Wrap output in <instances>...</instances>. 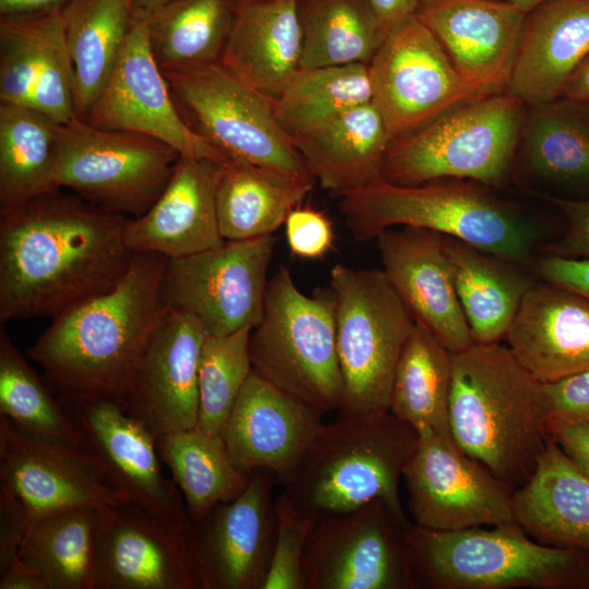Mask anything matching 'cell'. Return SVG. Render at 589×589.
<instances>
[{"label":"cell","instance_id":"cell-1","mask_svg":"<svg viewBox=\"0 0 589 589\" xmlns=\"http://www.w3.org/2000/svg\"><path fill=\"white\" fill-rule=\"evenodd\" d=\"M128 217L60 189L0 213V324L56 317L112 289L133 252Z\"/></svg>","mask_w":589,"mask_h":589},{"label":"cell","instance_id":"cell-2","mask_svg":"<svg viewBox=\"0 0 589 589\" xmlns=\"http://www.w3.org/2000/svg\"><path fill=\"white\" fill-rule=\"evenodd\" d=\"M166 262L158 253H133L128 272L112 289L53 317L27 350L59 398L122 406L165 309L160 287Z\"/></svg>","mask_w":589,"mask_h":589},{"label":"cell","instance_id":"cell-3","mask_svg":"<svg viewBox=\"0 0 589 589\" xmlns=\"http://www.w3.org/2000/svg\"><path fill=\"white\" fill-rule=\"evenodd\" d=\"M450 435L470 457L515 490L549 441L544 383L498 342L452 353Z\"/></svg>","mask_w":589,"mask_h":589},{"label":"cell","instance_id":"cell-4","mask_svg":"<svg viewBox=\"0 0 589 589\" xmlns=\"http://www.w3.org/2000/svg\"><path fill=\"white\" fill-rule=\"evenodd\" d=\"M417 431L389 410L342 413L325 423L281 493L314 520L384 498L404 513L399 481Z\"/></svg>","mask_w":589,"mask_h":589},{"label":"cell","instance_id":"cell-5","mask_svg":"<svg viewBox=\"0 0 589 589\" xmlns=\"http://www.w3.org/2000/svg\"><path fill=\"white\" fill-rule=\"evenodd\" d=\"M339 212L357 241L376 239L394 226L429 229L522 265L534 232L505 203L459 179L398 185L378 179L339 196Z\"/></svg>","mask_w":589,"mask_h":589},{"label":"cell","instance_id":"cell-6","mask_svg":"<svg viewBox=\"0 0 589 589\" xmlns=\"http://www.w3.org/2000/svg\"><path fill=\"white\" fill-rule=\"evenodd\" d=\"M419 589H589V555L542 544L515 521L455 531L410 524Z\"/></svg>","mask_w":589,"mask_h":589},{"label":"cell","instance_id":"cell-7","mask_svg":"<svg viewBox=\"0 0 589 589\" xmlns=\"http://www.w3.org/2000/svg\"><path fill=\"white\" fill-rule=\"evenodd\" d=\"M249 353L252 371L267 382L324 414L338 411L342 377L330 286L305 294L290 269L279 267L268 280Z\"/></svg>","mask_w":589,"mask_h":589},{"label":"cell","instance_id":"cell-8","mask_svg":"<svg viewBox=\"0 0 589 589\" xmlns=\"http://www.w3.org/2000/svg\"><path fill=\"white\" fill-rule=\"evenodd\" d=\"M524 122V103L507 93L461 103L389 142L382 179L418 185L440 179L502 183Z\"/></svg>","mask_w":589,"mask_h":589},{"label":"cell","instance_id":"cell-9","mask_svg":"<svg viewBox=\"0 0 589 589\" xmlns=\"http://www.w3.org/2000/svg\"><path fill=\"white\" fill-rule=\"evenodd\" d=\"M329 286L342 377L338 412L386 411L396 365L414 320L383 269L336 264Z\"/></svg>","mask_w":589,"mask_h":589},{"label":"cell","instance_id":"cell-10","mask_svg":"<svg viewBox=\"0 0 589 589\" xmlns=\"http://www.w3.org/2000/svg\"><path fill=\"white\" fill-rule=\"evenodd\" d=\"M190 124L225 156L304 181H315L273 100L219 62L163 71Z\"/></svg>","mask_w":589,"mask_h":589},{"label":"cell","instance_id":"cell-11","mask_svg":"<svg viewBox=\"0 0 589 589\" xmlns=\"http://www.w3.org/2000/svg\"><path fill=\"white\" fill-rule=\"evenodd\" d=\"M180 156L157 139L99 129L74 117L60 125L56 185L135 218L160 196Z\"/></svg>","mask_w":589,"mask_h":589},{"label":"cell","instance_id":"cell-12","mask_svg":"<svg viewBox=\"0 0 589 589\" xmlns=\"http://www.w3.org/2000/svg\"><path fill=\"white\" fill-rule=\"evenodd\" d=\"M409 525L384 498L317 517L303 560L305 589H419Z\"/></svg>","mask_w":589,"mask_h":589},{"label":"cell","instance_id":"cell-13","mask_svg":"<svg viewBox=\"0 0 589 589\" xmlns=\"http://www.w3.org/2000/svg\"><path fill=\"white\" fill-rule=\"evenodd\" d=\"M275 243L274 235L225 240L214 249L167 259L164 306L192 315L212 336L253 328L263 313Z\"/></svg>","mask_w":589,"mask_h":589},{"label":"cell","instance_id":"cell-14","mask_svg":"<svg viewBox=\"0 0 589 589\" xmlns=\"http://www.w3.org/2000/svg\"><path fill=\"white\" fill-rule=\"evenodd\" d=\"M413 525L455 531L515 522L513 489L466 454L452 435L418 432L402 469Z\"/></svg>","mask_w":589,"mask_h":589},{"label":"cell","instance_id":"cell-15","mask_svg":"<svg viewBox=\"0 0 589 589\" xmlns=\"http://www.w3.org/2000/svg\"><path fill=\"white\" fill-rule=\"evenodd\" d=\"M372 104L390 141L479 96L432 32L412 16L388 33L369 63Z\"/></svg>","mask_w":589,"mask_h":589},{"label":"cell","instance_id":"cell-16","mask_svg":"<svg viewBox=\"0 0 589 589\" xmlns=\"http://www.w3.org/2000/svg\"><path fill=\"white\" fill-rule=\"evenodd\" d=\"M191 524L131 503L99 507L95 589H201Z\"/></svg>","mask_w":589,"mask_h":589},{"label":"cell","instance_id":"cell-17","mask_svg":"<svg viewBox=\"0 0 589 589\" xmlns=\"http://www.w3.org/2000/svg\"><path fill=\"white\" fill-rule=\"evenodd\" d=\"M0 485L23 503L29 522L71 508L129 503L84 447L29 434L1 414Z\"/></svg>","mask_w":589,"mask_h":589},{"label":"cell","instance_id":"cell-18","mask_svg":"<svg viewBox=\"0 0 589 589\" xmlns=\"http://www.w3.org/2000/svg\"><path fill=\"white\" fill-rule=\"evenodd\" d=\"M171 94L151 50L146 20L135 19L113 71L84 121L157 139L181 156L226 160L227 156L190 125Z\"/></svg>","mask_w":589,"mask_h":589},{"label":"cell","instance_id":"cell-19","mask_svg":"<svg viewBox=\"0 0 589 589\" xmlns=\"http://www.w3.org/2000/svg\"><path fill=\"white\" fill-rule=\"evenodd\" d=\"M276 482L273 472L255 470L241 494L192 521L201 589H262L276 534Z\"/></svg>","mask_w":589,"mask_h":589},{"label":"cell","instance_id":"cell-20","mask_svg":"<svg viewBox=\"0 0 589 589\" xmlns=\"http://www.w3.org/2000/svg\"><path fill=\"white\" fill-rule=\"evenodd\" d=\"M60 400L81 434L82 447L129 503L159 517L191 520L177 483L163 472L157 437L141 421L116 401Z\"/></svg>","mask_w":589,"mask_h":589},{"label":"cell","instance_id":"cell-21","mask_svg":"<svg viewBox=\"0 0 589 589\" xmlns=\"http://www.w3.org/2000/svg\"><path fill=\"white\" fill-rule=\"evenodd\" d=\"M207 332L165 306L135 365L122 407L156 437L196 426L199 369Z\"/></svg>","mask_w":589,"mask_h":589},{"label":"cell","instance_id":"cell-22","mask_svg":"<svg viewBox=\"0 0 589 589\" xmlns=\"http://www.w3.org/2000/svg\"><path fill=\"white\" fill-rule=\"evenodd\" d=\"M323 416L251 371L220 436L238 469L268 470L284 485L324 426Z\"/></svg>","mask_w":589,"mask_h":589},{"label":"cell","instance_id":"cell-23","mask_svg":"<svg viewBox=\"0 0 589 589\" xmlns=\"http://www.w3.org/2000/svg\"><path fill=\"white\" fill-rule=\"evenodd\" d=\"M414 16L476 94L506 93L527 14L507 0H425Z\"/></svg>","mask_w":589,"mask_h":589},{"label":"cell","instance_id":"cell-24","mask_svg":"<svg viewBox=\"0 0 589 589\" xmlns=\"http://www.w3.org/2000/svg\"><path fill=\"white\" fill-rule=\"evenodd\" d=\"M383 272L414 322L452 353L474 340L461 308L444 235L423 228H389L376 239Z\"/></svg>","mask_w":589,"mask_h":589},{"label":"cell","instance_id":"cell-25","mask_svg":"<svg viewBox=\"0 0 589 589\" xmlns=\"http://www.w3.org/2000/svg\"><path fill=\"white\" fill-rule=\"evenodd\" d=\"M0 103L34 108L60 124L76 117L61 8L0 15Z\"/></svg>","mask_w":589,"mask_h":589},{"label":"cell","instance_id":"cell-26","mask_svg":"<svg viewBox=\"0 0 589 589\" xmlns=\"http://www.w3.org/2000/svg\"><path fill=\"white\" fill-rule=\"evenodd\" d=\"M220 167L211 158L180 156L156 202L143 215L128 218L130 251L178 259L221 245L216 208Z\"/></svg>","mask_w":589,"mask_h":589},{"label":"cell","instance_id":"cell-27","mask_svg":"<svg viewBox=\"0 0 589 589\" xmlns=\"http://www.w3.org/2000/svg\"><path fill=\"white\" fill-rule=\"evenodd\" d=\"M504 339L542 383L589 371V300L542 280L533 283Z\"/></svg>","mask_w":589,"mask_h":589},{"label":"cell","instance_id":"cell-28","mask_svg":"<svg viewBox=\"0 0 589 589\" xmlns=\"http://www.w3.org/2000/svg\"><path fill=\"white\" fill-rule=\"evenodd\" d=\"M589 55V0H546L525 20L506 93L532 107L561 98Z\"/></svg>","mask_w":589,"mask_h":589},{"label":"cell","instance_id":"cell-29","mask_svg":"<svg viewBox=\"0 0 589 589\" xmlns=\"http://www.w3.org/2000/svg\"><path fill=\"white\" fill-rule=\"evenodd\" d=\"M299 0L242 2L219 63L276 99L301 69Z\"/></svg>","mask_w":589,"mask_h":589},{"label":"cell","instance_id":"cell-30","mask_svg":"<svg viewBox=\"0 0 589 589\" xmlns=\"http://www.w3.org/2000/svg\"><path fill=\"white\" fill-rule=\"evenodd\" d=\"M512 504L515 521L533 540L589 555V477L551 436Z\"/></svg>","mask_w":589,"mask_h":589},{"label":"cell","instance_id":"cell-31","mask_svg":"<svg viewBox=\"0 0 589 589\" xmlns=\"http://www.w3.org/2000/svg\"><path fill=\"white\" fill-rule=\"evenodd\" d=\"M311 176L341 196L382 179L390 142L372 103L349 109L291 137Z\"/></svg>","mask_w":589,"mask_h":589},{"label":"cell","instance_id":"cell-32","mask_svg":"<svg viewBox=\"0 0 589 589\" xmlns=\"http://www.w3.org/2000/svg\"><path fill=\"white\" fill-rule=\"evenodd\" d=\"M457 294L476 342L504 339L533 281L515 262L444 236Z\"/></svg>","mask_w":589,"mask_h":589},{"label":"cell","instance_id":"cell-33","mask_svg":"<svg viewBox=\"0 0 589 589\" xmlns=\"http://www.w3.org/2000/svg\"><path fill=\"white\" fill-rule=\"evenodd\" d=\"M61 13L74 111L84 120L108 82L135 17L130 0H69Z\"/></svg>","mask_w":589,"mask_h":589},{"label":"cell","instance_id":"cell-34","mask_svg":"<svg viewBox=\"0 0 589 589\" xmlns=\"http://www.w3.org/2000/svg\"><path fill=\"white\" fill-rule=\"evenodd\" d=\"M313 183L227 158L221 163L216 189L224 240L274 235L290 212L301 205Z\"/></svg>","mask_w":589,"mask_h":589},{"label":"cell","instance_id":"cell-35","mask_svg":"<svg viewBox=\"0 0 589 589\" xmlns=\"http://www.w3.org/2000/svg\"><path fill=\"white\" fill-rule=\"evenodd\" d=\"M60 125L34 108L0 103V213L58 189Z\"/></svg>","mask_w":589,"mask_h":589},{"label":"cell","instance_id":"cell-36","mask_svg":"<svg viewBox=\"0 0 589 589\" xmlns=\"http://www.w3.org/2000/svg\"><path fill=\"white\" fill-rule=\"evenodd\" d=\"M452 352L414 322L396 365L389 411L412 426L450 435Z\"/></svg>","mask_w":589,"mask_h":589},{"label":"cell","instance_id":"cell-37","mask_svg":"<svg viewBox=\"0 0 589 589\" xmlns=\"http://www.w3.org/2000/svg\"><path fill=\"white\" fill-rule=\"evenodd\" d=\"M156 445L183 496L191 521L237 497L250 481L251 473L235 466L220 435L195 426L161 434Z\"/></svg>","mask_w":589,"mask_h":589},{"label":"cell","instance_id":"cell-38","mask_svg":"<svg viewBox=\"0 0 589 589\" xmlns=\"http://www.w3.org/2000/svg\"><path fill=\"white\" fill-rule=\"evenodd\" d=\"M99 507H79L28 525L20 560L40 574L49 589H95Z\"/></svg>","mask_w":589,"mask_h":589},{"label":"cell","instance_id":"cell-39","mask_svg":"<svg viewBox=\"0 0 589 589\" xmlns=\"http://www.w3.org/2000/svg\"><path fill=\"white\" fill-rule=\"evenodd\" d=\"M240 0H175L146 19L161 71L219 62Z\"/></svg>","mask_w":589,"mask_h":589},{"label":"cell","instance_id":"cell-40","mask_svg":"<svg viewBox=\"0 0 589 589\" xmlns=\"http://www.w3.org/2000/svg\"><path fill=\"white\" fill-rule=\"evenodd\" d=\"M301 68L369 64L385 34L368 0H299Z\"/></svg>","mask_w":589,"mask_h":589},{"label":"cell","instance_id":"cell-41","mask_svg":"<svg viewBox=\"0 0 589 589\" xmlns=\"http://www.w3.org/2000/svg\"><path fill=\"white\" fill-rule=\"evenodd\" d=\"M370 103L372 84L364 63L301 68L273 100L276 117L291 137Z\"/></svg>","mask_w":589,"mask_h":589},{"label":"cell","instance_id":"cell-42","mask_svg":"<svg viewBox=\"0 0 589 589\" xmlns=\"http://www.w3.org/2000/svg\"><path fill=\"white\" fill-rule=\"evenodd\" d=\"M0 414L22 431L82 446L81 434L60 398L0 327Z\"/></svg>","mask_w":589,"mask_h":589},{"label":"cell","instance_id":"cell-43","mask_svg":"<svg viewBox=\"0 0 589 589\" xmlns=\"http://www.w3.org/2000/svg\"><path fill=\"white\" fill-rule=\"evenodd\" d=\"M525 132L528 166L560 181L589 180V112L563 97L534 107Z\"/></svg>","mask_w":589,"mask_h":589},{"label":"cell","instance_id":"cell-44","mask_svg":"<svg viewBox=\"0 0 589 589\" xmlns=\"http://www.w3.org/2000/svg\"><path fill=\"white\" fill-rule=\"evenodd\" d=\"M245 327L225 336L207 335L199 369V416L196 428L220 435L252 365Z\"/></svg>","mask_w":589,"mask_h":589},{"label":"cell","instance_id":"cell-45","mask_svg":"<svg viewBox=\"0 0 589 589\" xmlns=\"http://www.w3.org/2000/svg\"><path fill=\"white\" fill-rule=\"evenodd\" d=\"M276 534L262 589H305L303 560L314 519L300 513L280 493L275 498Z\"/></svg>","mask_w":589,"mask_h":589},{"label":"cell","instance_id":"cell-46","mask_svg":"<svg viewBox=\"0 0 589 589\" xmlns=\"http://www.w3.org/2000/svg\"><path fill=\"white\" fill-rule=\"evenodd\" d=\"M284 225L288 247L296 256L320 259L333 247V224L320 211L300 205L290 212Z\"/></svg>","mask_w":589,"mask_h":589},{"label":"cell","instance_id":"cell-47","mask_svg":"<svg viewBox=\"0 0 589 589\" xmlns=\"http://www.w3.org/2000/svg\"><path fill=\"white\" fill-rule=\"evenodd\" d=\"M549 422L589 425V371L544 383Z\"/></svg>","mask_w":589,"mask_h":589},{"label":"cell","instance_id":"cell-48","mask_svg":"<svg viewBox=\"0 0 589 589\" xmlns=\"http://www.w3.org/2000/svg\"><path fill=\"white\" fill-rule=\"evenodd\" d=\"M29 520L23 503L0 485V574L21 562Z\"/></svg>","mask_w":589,"mask_h":589},{"label":"cell","instance_id":"cell-49","mask_svg":"<svg viewBox=\"0 0 589 589\" xmlns=\"http://www.w3.org/2000/svg\"><path fill=\"white\" fill-rule=\"evenodd\" d=\"M542 281L575 292L589 300V259L549 253L534 262Z\"/></svg>","mask_w":589,"mask_h":589},{"label":"cell","instance_id":"cell-50","mask_svg":"<svg viewBox=\"0 0 589 589\" xmlns=\"http://www.w3.org/2000/svg\"><path fill=\"white\" fill-rule=\"evenodd\" d=\"M566 219L567 230L556 242L549 244V253L568 257L589 259V200L554 199Z\"/></svg>","mask_w":589,"mask_h":589},{"label":"cell","instance_id":"cell-51","mask_svg":"<svg viewBox=\"0 0 589 589\" xmlns=\"http://www.w3.org/2000/svg\"><path fill=\"white\" fill-rule=\"evenodd\" d=\"M548 429L549 435L577 467L589 477V425L550 422Z\"/></svg>","mask_w":589,"mask_h":589},{"label":"cell","instance_id":"cell-52","mask_svg":"<svg viewBox=\"0 0 589 589\" xmlns=\"http://www.w3.org/2000/svg\"><path fill=\"white\" fill-rule=\"evenodd\" d=\"M373 8L385 36L416 15L425 0H368Z\"/></svg>","mask_w":589,"mask_h":589},{"label":"cell","instance_id":"cell-53","mask_svg":"<svg viewBox=\"0 0 589 589\" xmlns=\"http://www.w3.org/2000/svg\"><path fill=\"white\" fill-rule=\"evenodd\" d=\"M0 589H49L44 577L22 561L0 574Z\"/></svg>","mask_w":589,"mask_h":589},{"label":"cell","instance_id":"cell-54","mask_svg":"<svg viewBox=\"0 0 589 589\" xmlns=\"http://www.w3.org/2000/svg\"><path fill=\"white\" fill-rule=\"evenodd\" d=\"M562 97L579 104H589V55L569 77Z\"/></svg>","mask_w":589,"mask_h":589},{"label":"cell","instance_id":"cell-55","mask_svg":"<svg viewBox=\"0 0 589 589\" xmlns=\"http://www.w3.org/2000/svg\"><path fill=\"white\" fill-rule=\"evenodd\" d=\"M69 0H0V15L37 13L62 8Z\"/></svg>","mask_w":589,"mask_h":589},{"label":"cell","instance_id":"cell-56","mask_svg":"<svg viewBox=\"0 0 589 589\" xmlns=\"http://www.w3.org/2000/svg\"><path fill=\"white\" fill-rule=\"evenodd\" d=\"M175 0H130L135 19L146 20Z\"/></svg>","mask_w":589,"mask_h":589},{"label":"cell","instance_id":"cell-57","mask_svg":"<svg viewBox=\"0 0 589 589\" xmlns=\"http://www.w3.org/2000/svg\"><path fill=\"white\" fill-rule=\"evenodd\" d=\"M515 7H517L520 11H522L525 14H528L533 9H536L538 5L543 3L546 0H507Z\"/></svg>","mask_w":589,"mask_h":589},{"label":"cell","instance_id":"cell-58","mask_svg":"<svg viewBox=\"0 0 589 589\" xmlns=\"http://www.w3.org/2000/svg\"><path fill=\"white\" fill-rule=\"evenodd\" d=\"M240 1H241V3H242V2H245V1H250V0H240Z\"/></svg>","mask_w":589,"mask_h":589}]
</instances>
